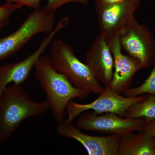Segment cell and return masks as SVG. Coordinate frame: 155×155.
<instances>
[{"mask_svg":"<svg viewBox=\"0 0 155 155\" xmlns=\"http://www.w3.org/2000/svg\"><path fill=\"white\" fill-rule=\"evenodd\" d=\"M35 75L49 104L53 118L57 123L65 120L67 108L74 99L83 100L90 94L77 88L54 68L49 56L42 55L34 67Z\"/></svg>","mask_w":155,"mask_h":155,"instance_id":"1","label":"cell"},{"mask_svg":"<svg viewBox=\"0 0 155 155\" xmlns=\"http://www.w3.org/2000/svg\"><path fill=\"white\" fill-rule=\"evenodd\" d=\"M50 110L47 100L35 101L22 85H9L0 96V143L8 140L26 119Z\"/></svg>","mask_w":155,"mask_h":155,"instance_id":"2","label":"cell"},{"mask_svg":"<svg viewBox=\"0 0 155 155\" xmlns=\"http://www.w3.org/2000/svg\"><path fill=\"white\" fill-rule=\"evenodd\" d=\"M49 57L54 68L75 87L89 94H100L104 90V87L96 79L85 63L78 58L72 47L63 39L53 41Z\"/></svg>","mask_w":155,"mask_h":155,"instance_id":"3","label":"cell"},{"mask_svg":"<svg viewBox=\"0 0 155 155\" xmlns=\"http://www.w3.org/2000/svg\"><path fill=\"white\" fill-rule=\"evenodd\" d=\"M55 13L45 6L35 9L17 30L0 38V61L19 51L37 35L51 32L56 24Z\"/></svg>","mask_w":155,"mask_h":155,"instance_id":"4","label":"cell"},{"mask_svg":"<svg viewBox=\"0 0 155 155\" xmlns=\"http://www.w3.org/2000/svg\"><path fill=\"white\" fill-rule=\"evenodd\" d=\"M142 0H124L121 2L105 4L101 0H94L95 10L100 34L108 45L126 31L134 19Z\"/></svg>","mask_w":155,"mask_h":155,"instance_id":"5","label":"cell"},{"mask_svg":"<svg viewBox=\"0 0 155 155\" xmlns=\"http://www.w3.org/2000/svg\"><path fill=\"white\" fill-rule=\"evenodd\" d=\"M147 124L142 118H126L113 113L98 114L87 110L78 116L75 125L81 130L121 137L144 130Z\"/></svg>","mask_w":155,"mask_h":155,"instance_id":"6","label":"cell"},{"mask_svg":"<svg viewBox=\"0 0 155 155\" xmlns=\"http://www.w3.org/2000/svg\"><path fill=\"white\" fill-rule=\"evenodd\" d=\"M69 22L68 17L61 18L54 29L48 33L34 52L21 61L0 66V96L9 85H22L26 81L38 59L52 42L56 35L67 27Z\"/></svg>","mask_w":155,"mask_h":155,"instance_id":"7","label":"cell"},{"mask_svg":"<svg viewBox=\"0 0 155 155\" xmlns=\"http://www.w3.org/2000/svg\"><path fill=\"white\" fill-rule=\"evenodd\" d=\"M148 94L137 97L123 96L114 91L110 87H104L99 96L91 102L79 104L73 101L67 106V118L65 121L73 122L84 112L93 111L98 114L113 113L125 117L127 111L133 105L145 99Z\"/></svg>","mask_w":155,"mask_h":155,"instance_id":"8","label":"cell"},{"mask_svg":"<svg viewBox=\"0 0 155 155\" xmlns=\"http://www.w3.org/2000/svg\"><path fill=\"white\" fill-rule=\"evenodd\" d=\"M119 40L122 48L139 60L143 68H148L153 64L155 40L147 25L140 24L134 18Z\"/></svg>","mask_w":155,"mask_h":155,"instance_id":"9","label":"cell"},{"mask_svg":"<svg viewBox=\"0 0 155 155\" xmlns=\"http://www.w3.org/2000/svg\"><path fill=\"white\" fill-rule=\"evenodd\" d=\"M57 132L64 137L73 139L82 145L89 155H119L121 136L108 135L98 136L84 133L81 130L65 120L59 123Z\"/></svg>","mask_w":155,"mask_h":155,"instance_id":"10","label":"cell"},{"mask_svg":"<svg viewBox=\"0 0 155 155\" xmlns=\"http://www.w3.org/2000/svg\"><path fill=\"white\" fill-rule=\"evenodd\" d=\"M85 63L103 86H110L114 73V58L110 45L101 34L96 38L87 50Z\"/></svg>","mask_w":155,"mask_h":155,"instance_id":"11","label":"cell"},{"mask_svg":"<svg viewBox=\"0 0 155 155\" xmlns=\"http://www.w3.org/2000/svg\"><path fill=\"white\" fill-rule=\"evenodd\" d=\"M119 37L115 39L110 45L114 58V70L109 87L121 94L129 88L134 75L143 68L137 59L122 53Z\"/></svg>","mask_w":155,"mask_h":155,"instance_id":"12","label":"cell"},{"mask_svg":"<svg viewBox=\"0 0 155 155\" xmlns=\"http://www.w3.org/2000/svg\"><path fill=\"white\" fill-rule=\"evenodd\" d=\"M119 155H155L154 139L145 130L122 136L119 141Z\"/></svg>","mask_w":155,"mask_h":155,"instance_id":"13","label":"cell"},{"mask_svg":"<svg viewBox=\"0 0 155 155\" xmlns=\"http://www.w3.org/2000/svg\"><path fill=\"white\" fill-rule=\"evenodd\" d=\"M125 117L142 118L147 123L155 120V95L148 94L145 99L133 105Z\"/></svg>","mask_w":155,"mask_h":155,"instance_id":"14","label":"cell"},{"mask_svg":"<svg viewBox=\"0 0 155 155\" xmlns=\"http://www.w3.org/2000/svg\"><path fill=\"white\" fill-rule=\"evenodd\" d=\"M123 94L127 97H137L146 94L155 95V54L153 67L147 78L141 85L128 88Z\"/></svg>","mask_w":155,"mask_h":155,"instance_id":"15","label":"cell"},{"mask_svg":"<svg viewBox=\"0 0 155 155\" xmlns=\"http://www.w3.org/2000/svg\"><path fill=\"white\" fill-rule=\"evenodd\" d=\"M22 7L19 4L7 2L0 6V31L8 24L12 15Z\"/></svg>","mask_w":155,"mask_h":155,"instance_id":"16","label":"cell"},{"mask_svg":"<svg viewBox=\"0 0 155 155\" xmlns=\"http://www.w3.org/2000/svg\"><path fill=\"white\" fill-rule=\"evenodd\" d=\"M89 0H47L45 7L49 10L55 12L62 6L70 3H77L86 5L88 4Z\"/></svg>","mask_w":155,"mask_h":155,"instance_id":"17","label":"cell"},{"mask_svg":"<svg viewBox=\"0 0 155 155\" xmlns=\"http://www.w3.org/2000/svg\"><path fill=\"white\" fill-rule=\"evenodd\" d=\"M7 2L19 4L22 7L25 6L33 9L38 8L40 7L41 0H5Z\"/></svg>","mask_w":155,"mask_h":155,"instance_id":"18","label":"cell"},{"mask_svg":"<svg viewBox=\"0 0 155 155\" xmlns=\"http://www.w3.org/2000/svg\"><path fill=\"white\" fill-rule=\"evenodd\" d=\"M144 130L153 136L155 142V120L147 123Z\"/></svg>","mask_w":155,"mask_h":155,"instance_id":"19","label":"cell"},{"mask_svg":"<svg viewBox=\"0 0 155 155\" xmlns=\"http://www.w3.org/2000/svg\"><path fill=\"white\" fill-rule=\"evenodd\" d=\"M101 1L105 4H113L121 2L124 0H101Z\"/></svg>","mask_w":155,"mask_h":155,"instance_id":"20","label":"cell"}]
</instances>
